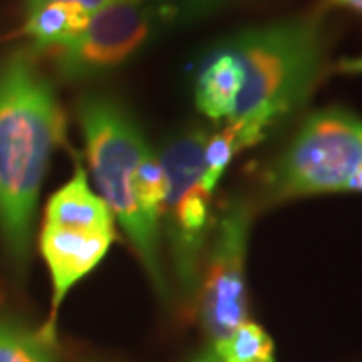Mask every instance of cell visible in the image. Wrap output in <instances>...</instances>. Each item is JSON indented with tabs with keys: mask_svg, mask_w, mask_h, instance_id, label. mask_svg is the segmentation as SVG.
Segmentation results:
<instances>
[{
	"mask_svg": "<svg viewBox=\"0 0 362 362\" xmlns=\"http://www.w3.org/2000/svg\"><path fill=\"white\" fill-rule=\"evenodd\" d=\"M66 121L33 49L0 61V238L16 270L30 256L40 187Z\"/></svg>",
	"mask_w": 362,
	"mask_h": 362,
	"instance_id": "1",
	"label": "cell"
},
{
	"mask_svg": "<svg viewBox=\"0 0 362 362\" xmlns=\"http://www.w3.org/2000/svg\"><path fill=\"white\" fill-rule=\"evenodd\" d=\"M77 115L93 180L113 218L135 247L157 296L171 288L161 259V206L165 177L139 125L117 99L103 93L81 97Z\"/></svg>",
	"mask_w": 362,
	"mask_h": 362,
	"instance_id": "2",
	"label": "cell"
},
{
	"mask_svg": "<svg viewBox=\"0 0 362 362\" xmlns=\"http://www.w3.org/2000/svg\"><path fill=\"white\" fill-rule=\"evenodd\" d=\"M238 57L244 83L226 129L235 151L259 143L308 99L326 59L322 13L247 26L223 40Z\"/></svg>",
	"mask_w": 362,
	"mask_h": 362,
	"instance_id": "3",
	"label": "cell"
},
{
	"mask_svg": "<svg viewBox=\"0 0 362 362\" xmlns=\"http://www.w3.org/2000/svg\"><path fill=\"white\" fill-rule=\"evenodd\" d=\"M207 131L183 129L163 147L159 163L165 177V195L159 228L168 246L181 294L192 300L202 284V259L214 232L211 195L202 187Z\"/></svg>",
	"mask_w": 362,
	"mask_h": 362,
	"instance_id": "4",
	"label": "cell"
},
{
	"mask_svg": "<svg viewBox=\"0 0 362 362\" xmlns=\"http://www.w3.org/2000/svg\"><path fill=\"white\" fill-rule=\"evenodd\" d=\"M362 171V119L342 109L312 113L268 175L276 199L349 192Z\"/></svg>",
	"mask_w": 362,
	"mask_h": 362,
	"instance_id": "5",
	"label": "cell"
},
{
	"mask_svg": "<svg viewBox=\"0 0 362 362\" xmlns=\"http://www.w3.org/2000/svg\"><path fill=\"white\" fill-rule=\"evenodd\" d=\"M252 209L232 202L211 232V250L199 284V318L214 342L230 337L247 320L246 254Z\"/></svg>",
	"mask_w": 362,
	"mask_h": 362,
	"instance_id": "6",
	"label": "cell"
},
{
	"mask_svg": "<svg viewBox=\"0 0 362 362\" xmlns=\"http://www.w3.org/2000/svg\"><path fill=\"white\" fill-rule=\"evenodd\" d=\"M161 18L149 0H125L90 14L87 26L57 52V73L66 83L101 77L143 49Z\"/></svg>",
	"mask_w": 362,
	"mask_h": 362,
	"instance_id": "7",
	"label": "cell"
},
{
	"mask_svg": "<svg viewBox=\"0 0 362 362\" xmlns=\"http://www.w3.org/2000/svg\"><path fill=\"white\" fill-rule=\"evenodd\" d=\"M115 230L111 232H83V230H66L57 226H42L40 232V254L47 262L52 280L51 316L39 334L47 342L57 338V316L66 294L81 282L95 266L105 258L109 247L115 240Z\"/></svg>",
	"mask_w": 362,
	"mask_h": 362,
	"instance_id": "8",
	"label": "cell"
},
{
	"mask_svg": "<svg viewBox=\"0 0 362 362\" xmlns=\"http://www.w3.org/2000/svg\"><path fill=\"white\" fill-rule=\"evenodd\" d=\"M244 83V71L232 49L221 40L199 63L195 75V105L211 121L230 119Z\"/></svg>",
	"mask_w": 362,
	"mask_h": 362,
	"instance_id": "9",
	"label": "cell"
},
{
	"mask_svg": "<svg viewBox=\"0 0 362 362\" xmlns=\"http://www.w3.org/2000/svg\"><path fill=\"white\" fill-rule=\"evenodd\" d=\"M45 223L83 230V232H111L115 230V218L103 197L89 187L85 169L77 165L73 180L54 192L47 204Z\"/></svg>",
	"mask_w": 362,
	"mask_h": 362,
	"instance_id": "10",
	"label": "cell"
},
{
	"mask_svg": "<svg viewBox=\"0 0 362 362\" xmlns=\"http://www.w3.org/2000/svg\"><path fill=\"white\" fill-rule=\"evenodd\" d=\"M90 13L73 2H47L26 8L25 35L33 51L61 49L87 26Z\"/></svg>",
	"mask_w": 362,
	"mask_h": 362,
	"instance_id": "11",
	"label": "cell"
},
{
	"mask_svg": "<svg viewBox=\"0 0 362 362\" xmlns=\"http://www.w3.org/2000/svg\"><path fill=\"white\" fill-rule=\"evenodd\" d=\"M211 350L223 362H276L270 334L256 322H242L230 337L214 342Z\"/></svg>",
	"mask_w": 362,
	"mask_h": 362,
	"instance_id": "12",
	"label": "cell"
},
{
	"mask_svg": "<svg viewBox=\"0 0 362 362\" xmlns=\"http://www.w3.org/2000/svg\"><path fill=\"white\" fill-rule=\"evenodd\" d=\"M51 346L25 324L0 318V362H57Z\"/></svg>",
	"mask_w": 362,
	"mask_h": 362,
	"instance_id": "13",
	"label": "cell"
},
{
	"mask_svg": "<svg viewBox=\"0 0 362 362\" xmlns=\"http://www.w3.org/2000/svg\"><path fill=\"white\" fill-rule=\"evenodd\" d=\"M235 143L232 133L228 129L220 131L211 137H207L206 149H204V175H202V187L207 194L214 195L218 183L223 177L228 165L232 163L235 156Z\"/></svg>",
	"mask_w": 362,
	"mask_h": 362,
	"instance_id": "14",
	"label": "cell"
},
{
	"mask_svg": "<svg viewBox=\"0 0 362 362\" xmlns=\"http://www.w3.org/2000/svg\"><path fill=\"white\" fill-rule=\"evenodd\" d=\"M156 6L157 14L163 25H192L209 14L218 13L233 0H149Z\"/></svg>",
	"mask_w": 362,
	"mask_h": 362,
	"instance_id": "15",
	"label": "cell"
},
{
	"mask_svg": "<svg viewBox=\"0 0 362 362\" xmlns=\"http://www.w3.org/2000/svg\"><path fill=\"white\" fill-rule=\"evenodd\" d=\"M47 2H73V4L87 8L93 14L105 8V6H111V4H117V2H125V0H26V8H35V6L47 4Z\"/></svg>",
	"mask_w": 362,
	"mask_h": 362,
	"instance_id": "16",
	"label": "cell"
},
{
	"mask_svg": "<svg viewBox=\"0 0 362 362\" xmlns=\"http://www.w3.org/2000/svg\"><path fill=\"white\" fill-rule=\"evenodd\" d=\"M328 6H342V8H350L354 13L362 14V0H324Z\"/></svg>",
	"mask_w": 362,
	"mask_h": 362,
	"instance_id": "17",
	"label": "cell"
},
{
	"mask_svg": "<svg viewBox=\"0 0 362 362\" xmlns=\"http://www.w3.org/2000/svg\"><path fill=\"white\" fill-rule=\"evenodd\" d=\"M194 362H223V361H221L220 356H218V354H216L214 350L209 349L207 352H204L202 356H197Z\"/></svg>",
	"mask_w": 362,
	"mask_h": 362,
	"instance_id": "18",
	"label": "cell"
},
{
	"mask_svg": "<svg viewBox=\"0 0 362 362\" xmlns=\"http://www.w3.org/2000/svg\"><path fill=\"white\" fill-rule=\"evenodd\" d=\"M352 189H354V192H362V171H358V173H356V177L350 181L349 192H352Z\"/></svg>",
	"mask_w": 362,
	"mask_h": 362,
	"instance_id": "19",
	"label": "cell"
},
{
	"mask_svg": "<svg viewBox=\"0 0 362 362\" xmlns=\"http://www.w3.org/2000/svg\"><path fill=\"white\" fill-rule=\"evenodd\" d=\"M342 69H350V71H362V59L361 61H349V63H344Z\"/></svg>",
	"mask_w": 362,
	"mask_h": 362,
	"instance_id": "20",
	"label": "cell"
}]
</instances>
